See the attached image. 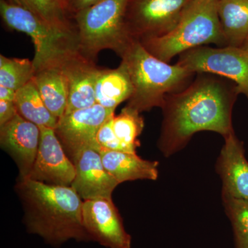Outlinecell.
I'll use <instances>...</instances> for the list:
<instances>
[{
  "mask_svg": "<svg viewBox=\"0 0 248 248\" xmlns=\"http://www.w3.org/2000/svg\"><path fill=\"white\" fill-rule=\"evenodd\" d=\"M177 65L195 73H209L226 78L248 99V51L239 47L192 48L179 55Z\"/></svg>",
  "mask_w": 248,
  "mask_h": 248,
  "instance_id": "obj_7",
  "label": "cell"
},
{
  "mask_svg": "<svg viewBox=\"0 0 248 248\" xmlns=\"http://www.w3.org/2000/svg\"><path fill=\"white\" fill-rule=\"evenodd\" d=\"M40 128L38 151L27 179L48 185L71 186L76 174L73 161L66 155L55 129Z\"/></svg>",
  "mask_w": 248,
  "mask_h": 248,
  "instance_id": "obj_11",
  "label": "cell"
},
{
  "mask_svg": "<svg viewBox=\"0 0 248 248\" xmlns=\"http://www.w3.org/2000/svg\"><path fill=\"white\" fill-rule=\"evenodd\" d=\"M120 58L133 88L125 107L140 113L162 107L167 94L185 89L196 75L177 63L171 65L161 61L135 39Z\"/></svg>",
  "mask_w": 248,
  "mask_h": 248,
  "instance_id": "obj_3",
  "label": "cell"
},
{
  "mask_svg": "<svg viewBox=\"0 0 248 248\" xmlns=\"http://www.w3.org/2000/svg\"><path fill=\"white\" fill-rule=\"evenodd\" d=\"M16 97V91L9 88L0 86V99L15 102Z\"/></svg>",
  "mask_w": 248,
  "mask_h": 248,
  "instance_id": "obj_28",
  "label": "cell"
},
{
  "mask_svg": "<svg viewBox=\"0 0 248 248\" xmlns=\"http://www.w3.org/2000/svg\"><path fill=\"white\" fill-rule=\"evenodd\" d=\"M126 3L127 0H102L74 15L79 52L85 58L95 62L104 50L120 57L127 48L133 39L124 22Z\"/></svg>",
  "mask_w": 248,
  "mask_h": 248,
  "instance_id": "obj_6",
  "label": "cell"
},
{
  "mask_svg": "<svg viewBox=\"0 0 248 248\" xmlns=\"http://www.w3.org/2000/svg\"><path fill=\"white\" fill-rule=\"evenodd\" d=\"M188 86L165 97L157 141L166 157L184 149L195 133L212 131L226 138L234 133L233 108L239 94L233 81L222 77L197 73Z\"/></svg>",
  "mask_w": 248,
  "mask_h": 248,
  "instance_id": "obj_1",
  "label": "cell"
},
{
  "mask_svg": "<svg viewBox=\"0 0 248 248\" xmlns=\"http://www.w3.org/2000/svg\"><path fill=\"white\" fill-rule=\"evenodd\" d=\"M131 79L122 62L115 69L102 68L95 86L96 102L115 110L122 102L128 101L133 93Z\"/></svg>",
  "mask_w": 248,
  "mask_h": 248,
  "instance_id": "obj_18",
  "label": "cell"
},
{
  "mask_svg": "<svg viewBox=\"0 0 248 248\" xmlns=\"http://www.w3.org/2000/svg\"><path fill=\"white\" fill-rule=\"evenodd\" d=\"M241 48H244V50H247V51H248V37L246 42H245L244 45H243Z\"/></svg>",
  "mask_w": 248,
  "mask_h": 248,
  "instance_id": "obj_29",
  "label": "cell"
},
{
  "mask_svg": "<svg viewBox=\"0 0 248 248\" xmlns=\"http://www.w3.org/2000/svg\"><path fill=\"white\" fill-rule=\"evenodd\" d=\"M15 104L19 115L37 126L53 129L56 127L58 119L46 107L33 81L16 91Z\"/></svg>",
  "mask_w": 248,
  "mask_h": 248,
  "instance_id": "obj_20",
  "label": "cell"
},
{
  "mask_svg": "<svg viewBox=\"0 0 248 248\" xmlns=\"http://www.w3.org/2000/svg\"><path fill=\"white\" fill-rule=\"evenodd\" d=\"M217 9L226 46L241 48L248 37V0H217Z\"/></svg>",
  "mask_w": 248,
  "mask_h": 248,
  "instance_id": "obj_19",
  "label": "cell"
},
{
  "mask_svg": "<svg viewBox=\"0 0 248 248\" xmlns=\"http://www.w3.org/2000/svg\"><path fill=\"white\" fill-rule=\"evenodd\" d=\"M217 3V0H193L169 33L139 41L151 55L167 63L197 47L210 44L226 46Z\"/></svg>",
  "mask_w": 248,
  "mask_h": 248,
  "instance_id": "obj_4",
  "label": "cell"
},
{
  "mask_svg": "<svg viewBox=\"0 0 248 248\" xmlns=\"http://www.w3.org/2000/svg\"><path fill=\"white\" fill-rule=\"evenodd\" d=\"M15 191L22 203L23 223L54 248L71 240L91 241L82 222L84 201L71 186L48 185L18 179Z\"/></svg>",
  "mask_w": 248,
  "mask_h": 248,
  "instance_id": "obj_2",
  "label": "cell"
},
{
  "mask_svg": "<svg viewBox=\"0 0 248 248\" xmlns=\"http://www.w3.org/2000/svg\"><path fill=\"white\" fill-rule=\"evenodd\" d=\"M102 0H65L67 12L73 19L77 13L91 7Z\"/></svg>",
  "mask_w": 248,
  "mask_h": 248,
  "instance_id": "obj_26",
  "label": "cell"
},
{
  "mask_svg": "<svg viewBox=\"0 0 248 248\" xmlns=\"http://www.w3.org/2000/svg\"><path fill=\"white\" fill-rule=\"evenodd\" d=\"M234 232L235 248H248V201L222 195Z\"/></svg>",
  "mask_w": 248,
  "mask_h": 248,
  "instance_id": "obj_24",
  "label": "cell"
},
{
  "mask_svg": "<svg viewBox=\"0 0 248 248\" xmlns=\"http://www.w3.org/2000/svg\"><path fill=\"white\" fill-rule=\"evenodd\" d=\"M193 0H127L124 22L129 36L141 40L169 33Z\"/></svg>",
  "mask_w": 248,
  "mask_h": 248,
  "instance_id": "obj_8",
  "label": "cell"
},
{
  "mask_svg": "<svg viewBox=\"0 0 248 248\" xmlns=\"http://www.w3.org/2000/svg\"><path fill=\"white\" fill-rule=\"evenodd\" d=\"M99 152L106 170L120 184L139 179L155 181L159 177L158 161L142 159L137 153L104 149Z\"/></svg>",
  "mask_w": 248,
  "mask_h": 248,
  "instance_id": "obj_16",
  "label": "cell"
},
{
  "mask_svg": "<svg viewBox=\"0 0 248 248\" xmlns=\"http://www.w3.org/2000/svg\"><path fill=\"white\" fill-rule=\"evenodd\" d=\"M113 117L108 120L99 129L97 135L98 143L101 147V149L125 152L122 143L116 136L113 128H112Z\"/></svg>",
  "mask_w": 248,
  "mask_h": 248,
  "instance_id": "obj_25",
  "label": "cell"
},
{
  "mask_svg": "<svg viewBox=\"0 0 248 248\" xmlns=\"http://www.w3.org/2000/svg\"><path fill=\"white\" fill-rule=\"evenodd\" d=\"M63 2H64L65 6H66V4H65V0H63ZM68 15H69V14H68Z\"/></svg>",
  "mask_w": 248,
  "mask_h": 248,
  "instance_id": "obj_30",
  "label": "cell"
},
{
  "mask_svg": "<svg viewBox=\"0 0 248 248\" xmlns=\"http://www.w3.org/2000/svg\"><path fill=\"white\" fill-rule=\"evenodd\" d=\"M32 60L0 55V86L17 91L32 81L35 75Z\"/></svg>",
  "mask_w": 248,
  "mask_h": 248,
  "instance_id": "obj_23",
  "label": "cell"
},
{
  "mask_svg": "<svg viewBox=\"0 0 248 248\" xmlns=\"http://www.w3.org/2000/svg\"><path fill=\"white\" fill-rule=\"evenodd\" d=\"M32 81L46 107L59 120L66 112L69 96V81L63 68H42L35 72Z\"/></svg>",
  "mask_w": 248,
  "mask_h": 248,
  "instance_id": "obj_17",
  "label": "cell"
},
{
  "mask_svg": "<svg viewBox=\"0 0 248 248\" xmlns=\"http://www.w3.org/2000/svg\"><path fill=\"white\" fill-rule=\"evenodd\" d=\"M76 168V177L71 187L84 201L109 199L119 183L108 172L97 150L86 148L71 159Z\"/></svg>",
  "mask_w": 248,
  "mask_h": 248,
  "instance_id": "obj_13",
  "label": "cell"
},
{
  "mask_svg": "<svg viewBox=\"0 0 248 248\" xmlns=\"http://www.w3.org/2000/svg\"><path fill=\"white\" fill-rule=\"evenodd\" d=\"M0 14L6 27L24 32L35 46L33 62L35 71L47 67L63 68L79 55L77 33L52 27L22 7L0 0Z\"/></svg>",
  "mask_w": 248,
  "mask_h": 248,
  "instance_id": "obj_5",
  "label": "cell"
},
{
  "mask_svg": "<svg viewBox=\"0 0 248 248\" xmlns=\"http://www.w3.org/2000/svg\"></svg>",
  "mask_w": 248,
  "mask_h": 248,
  "instance_id": "obj_31",
  "label": "cell"
},
{
  "mask_svg": "<svg viewBox=\"0 0 248 248\" xmlns=\"http://www.w3.org/2000/svg\"><path fill=\"white\" fill-rule=\"evenodd\" d=\"M62 68L69 81V96L64 114L95 105L96 82L102 68L82 55L68 62Z\"/></svg>",
  "mask_w": 248,
  "mask_h": 248,
  "instance_id": "obj_15",
  "label": "cell"
},
{
  "mask_svg": "<svg viewBox=\"0 0 248 248\" xmlns=\"http://www.w3.org/2000/svg\"><path fill=\"white\" fill-rule=\"evenodd\" d=\"M144 127V120L138 111L125 107L112 118V128L127 153H136L140 146L139 136Z\"/></svg>",
  "mask_w": 248,
  "mask_h": 248,
  "instance_id": "obj_22",
  "label": "cell"
},
{
  "mask_svg": "<svg viewBox=\"0 0 248 248\" xmlns=\"http://www.w3.org/2000/svg\"><path fill=\"white\" fill-rule=\"evenodd\" d=\"M83 226L90 240L107 248H131L132 237L112 200L84 201Z\"/></svg>",
  "mask_w": 248,
  "mask_h": 248,
  "instance_id": "obj_10",
  "label": "cell"
},
{
  "mask_svg": "<svg viewBox=\"0 0 248 248\" xmlns=\"http://www.w3.org/2000/svg\"><path fill=\"white\" fill-rule=\"evenodd\" d=\"M18 114L15 102L0 99V126L8 123Z\"/></svg>",
  "mask_w": 248,
  "mask_h": 248,
  "instance_id": "obj_27",
  "label": "cell"
},
{
  "mask_svg": "<svg viewBox=\"0 0 248 248\" xmlns=\"http://www.w3.org/2000/svg\"><path fill=\"white\" fill-rule=\"evenodd\" d=\"M216 164L222 180V195L248 201V161L244 143L233 133L224 138Z\"/></svg>",
  "mask_w": 248,
  "mask_h": 248,
  "instance_id": "obj_14",
  "label": "cell"
},
{
  "mask_svg": "<svg viewBox=\"0 0 248 248\" xmlns=\"http://www.w3.org/2000/svg\"><path fill=\"white\" fill-rule=\"evenodd\" d=\"M115 110L96 104L87 108L64 114L59 119L55 133L70 159L82 150L93 148L99 151L98 132Z\"/></svg>",
  "mask_w": 248,
  "mask_h": 248,
  "instance_id": "obj_9",
  "label": "cell"
},
{
  "mask_svg": "<svg viewBox=\"0 0 248 248\" xmlns=\"http://www.w3.org/2000/svg\"><path fill=\"white\" fill-rule=\"evenodd\" d=\"M31 11L52 27L77 33L76 24L67 12L63 0H6Z\"/></svg>",
  "mask_w": 248,
  "mask_h": 248,
  "instance_id": "obj_21",
  "label": "cell"
},
{
  "mask_svg": "<svg viewBox=\"0 0 248 248\" xmlns=\"http://www.w3.org/2000/svg\"><path fill=\"white\" fill-rule=\"evenodd\" d=\"M40 140V128L17 114L0 126V146L17 165L18 179H27L35 163Z\"/></svg>",
  "mask_w": 248,
  "mask_h": 248,
  "instance_id": "obj_12",
  "label": "cell"
}]
</instances>
